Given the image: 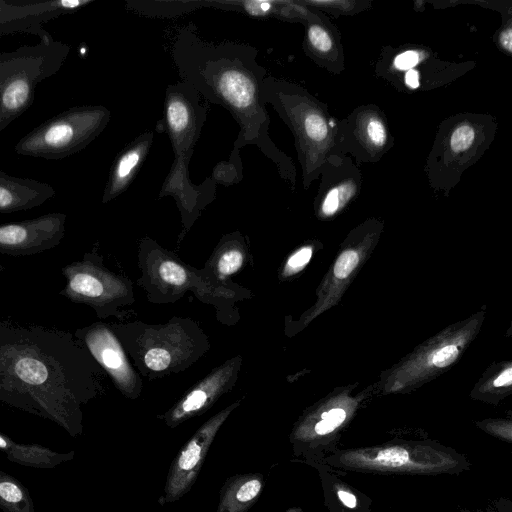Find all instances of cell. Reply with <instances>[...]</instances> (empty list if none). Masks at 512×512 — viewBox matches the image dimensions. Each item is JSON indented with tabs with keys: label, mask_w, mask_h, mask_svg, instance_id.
<instances>
[{
	"label": "cell",
	"mask_w": 512,
	"mask_h": 512,
	"mask_svg": "<svg viewBox=\"0 0 512 512\" xmlns=\"http://www.w3.org/2000/svg\"><path fill=\"white\" fill-rule=\"evenodd\" d=\"M94 359L74 334L0 320V402L50 420L76 437L96 392Z\"/></svg>",
	"instance_id": "obj_1"
},
{
	"label": "cell",
	"mask_w": 512,
	"mask_h": 512,
	"mask_svg": "<svg viewBox=\"0 0 512 512\" xmlns=\"http://www.w3.org/2000/svg\"><path fill=\"white\" fill-rule=\"evenodd\" d=\"M171 55L182 82L236 120L240 132L235 147L254 145L281 167L282 155L268 134L262 97L266 70L257 61L258 51L230 41L208 42L187 27L176 36Z\"/></svg>",
	"instance_id": "obj_2"
},
{
	"label": "cell",
	"mask_w": 512,
	"mask_h": 512,
	"mask_svg": "<svg viewBox=\"0 0 512 512\" xmlns=\"http://www.w3.org/2000/svg\"><path fill=\"white\" fill-rule=\"evenodd\" d=\"M318 463L339 471L385 475L458 474L470 468L464 455L434 442L336 449Z\"/></svg>",
	"instance_id": "obj_3"
},
{
	"label": "cell",
	"mask_w": 512,
	"mask_h": 512,
	"mask_svg": "<svg viewBox=\"0 0 512 512\" xmlns=\"http://www.w3.org/2000/svg\"><path fill=\"white\" fill-rule=\"evenodd\" d=\"M70 50L51 36L0 52V132L32 106L37 86L63 67Z\"/></svg>",
	"instance_id": "obj_4"
},
{
	"label": "cell",
	"mask_w": 512,
	"mask_h": 512,
	"mask_svg": "<svg viewBox=\"0 0 512 512\" xmlns=\"http://www.w3.org/2000/svg\"><path fill=\"white\" fill-rule=\"evenodd\" d=\"M206 107L199 94L184 82L169 85L165 97V127L171 141L174 162L160 196L172 195L183 208H193L198 191L189 178V163L206 119Z\"/></svg>",
	"instance_id": "obj_5"
},
{
	"label": "cell",
	"mask_w": 512,
	"mask_h": 512,
	"mask_svg": "<svg viewBox=\"0 0 512 512\" xmlns=\"http://www.w3.org/2000/svg\"><path fill=\"white\" fill-rule=\"evenodd\" d=\"M111 112L102 105L70 107L24 135L15 145L18 155L60 160L82 151L106 128Z\"/></svg>",
	"instance_id": "obj_6"
},
{
	"label": "cell",
	"mask_w": 512,
	"mask_h": 512,
	"mask_svg": "<svg viewBox=\"0 0 512 512\" xmlns=\"http://www.w3.org/2000/svg\"><path fill=\"white\" fill-rule=\"evenodd\" d=\"M239 402L226 407L206 421L182 447L172 461L159 503L165 505L182 498L194 485L214 438Z\"/></svg>",
	"instance_id": "obj_7"
},
{
	"label": "cell",
	"mask_w": 512,
	"mask_h": 512,
	"mask_svg": "<svg viewBox=\"0 0 512 512\" xmlns=\"http://www.w3.org/2000/svg\"><path fill=\"white\" fill-rule=\"evenodd\" d=\"M62 274L66 284L59 295L93 307L99 316L108 311L118 294L116 279L104 269L95 252L85 253L81 260L65 265Z\"/></svg>",
	"instance_id": "obj_8"
},
{
	"label": "cell",
	"mask_w": 512,
	"mask_h": 512,
	"mask_svg": "<svg viewBox=\"0 0 512 512\" xmlns=\"http://www.w3.org/2000/svg\"><path fill=\"white\" fill-rule=\"evenodd\" d=\"M66 220L65 213L52 212L0 224V254L28 256L55 248L64 238Z\"/></svg>",
	"instance_id": "obj_9"
},
{
	"label": "cell",
	"mask_w": 512,
	"mask_h": 512,
	"mask_svg": "<svg viewBox=\"0 0 512 512\" xmlns=\"http://www.w3.org/2000/svg\"><path fill=\"white\" fill-rule=\"evenodd\" d=\"M92 0H0V36L24 33L47 39L44 23L74 13Z\"/></svg>",
	"instance_id": "obj_10"
},
{
	"label": "cell",
	"mask_w": 512,
	"mask_h": 512,
	"mask_svg": "<svg viewBox=\"0 0 512 512\" xmlns=\"http://www.w3.org/2000/svg\"><path fill=\"white\" fill-rule=\"evenodd\" d=\"M73 334L93 359L117 381L118 385L127 389L133 375L123 350L111 330L104 324L95 323L77 329Z\"/></svg>",
	"instance_id": "obj_11"
},
{
	"label": "cell",
	"mask_w": 512,
	"mask_h": 512,
	"mask_svg": "<svg viewBox=\"0 0 512 512\" xmlns=\"http://www.w3.org/2000/svg\"><path fill=\"white\" fill-rule=\"evenodd\" d=\"M233 363L219 369L210 375L201 384L191 390L163 417L169 427H175L185 420L197 416L205 411L225 391L228 379L230 378Z\"/></svg>",
	"instance_id": "obj_12"
},
{
	"label": "cell",
	"mask_w": 512,
	"mask_h": 512,
	"mask_svg": "<svg viewBox=\"0 0 512 512\" xmlns=\"http://www.w3.org/2000/svg\"><path fill=\"white\" fill-rule=\"evenodd\" d=\"M56 194L49 183L7 174L0 170V213L41 206Z\"/></svg>",
	"instance_id": "obj_13"
},
{
	"label": "cell",
	"mask_w": 512,
	"mask_h": 512,
	"mask_svg": "<svg viewBox=\"0 0 512 512\" xmlns=\"http://www.w3.org/2000/svg\"><path fill=\"white\" fill-rule=\"evenodd\" d=\"M153 138L152 132L138 136L116 157L104 189L103 203L113 200L128 188L146 158Z\"/></svg>",
	"instance_id": "obj_14"
},
{
	"label": "cell",
	"mask_w": 512,
	"mask_h": 512,
	"mask_svg": "<svg viewBox=\"0 0 512 512\" xmlns=\"http://www.w3.org/2000/svg\"><path fill=\"white\" fill-rule=\"evenodd\" d=\"M264 488L260 473L236 474L226 479L216 512H247L259 499Z\"/></svg>",
	"instance_id": "obj_15"
},
{
	"label": "cell",
	"mask_w": 512,
	"mask_h": 512,
	"mask_svg": "<svg viewBox=\"0 0 512 512\" xmlns=\"http://www.w3.org/2000/svg\"><path fill=\"white\" fill-rule=\"evenodd\" d=\"M0 451L15 464L40 469L55 468L74 458V451L60 453L39 444H20L1 432Z\"/></svg>",
	"instance_id": "obj_16"
},
{
	"label": "cell",
	"mask_w": 512,
	"mask_h": 512,
	"mask_svg": "<svg viewBox=\"0 0 512 512\" xmlns=\"http://www.w3.org/2000/svg\"><path fill=\"white\" fill-rule=\"evenodd\" d=\"M312 465L319 470L325 498L333 496L341 506L350 511L368 512L369 506L360 504L359 494L346 482L333 476L331 467L323 463H314Z\"/></svg>",
	"instance_id": "obj_17"
},
{
	"label": "cell",
	"mask_w": 512,
	"mask_h": 512,
	"mask_svg": "<svg viewBox=\"0 0 512 512\" xmlns=\"http://www.w3.org/2000/svg\"><path fill=\"white\" fill-rule=\"evenodd\" d=\"M0 509L3 512H35L27 488L12 475L0 470Z\"/></svg>",
	"instance_id": "obj_18"
},
{
	"label": "cell",
	"mask_w": 512,
	"mask_h": 512,
	"mask_svg": "<svg viewBox=\"0 0 512 512\" xmlns=\"http://www.w3.org/2000/svg\"><path fill=\"white\" fill-rule=\"evenodd\" d=\"M244 261L243 253L237 249L224 252L217 263V270L221 276H229L237 272Z\"/></svg>",
	"instance_id": "obj_19"
},
{
	"label": "cell",
	"mask_w": 512,
	"mask_h": 512,
	"mask_svg": "<svg viewBox=\"0 0 512 512\" xmlns=\"http://www.w3.org/2000/svg\"><path fill=\"white\" fill-rule=\"evenodd\" d=\"M475 133L471 126L460 125L452 133L450 146L453 151H463L468 149L474 141Z\"/></svg>",
	"instance_id": "obj_20"
},
{
	"label": "cell",
	"mask_w": 512,
	"mask_h": 512,
	"mask_svg": "<svg viewBox=\"0 0 512 512\" xmlns=\"http://www.w3.org/2000/svg\"><path fill=\"white\" fill-rule=\"evenodd\" d=\"M350 195V185H344L330 190L323 202L322 211L326 215L333 214L338 209L342 200L348 199Z\"/></svg>",
	"instance_id": "obj_21"
},
{
	"label": "cell",
	"mask_w": 512,
	"mask_h": 512,
	"mask_svg": "<svg viewBox=\"0 0 512 512\" xmlns=\"http://www.w3.org/2000/svg\"><path fill=\"white\" fill-rule=\"evenodd\" d=\"M159 275L168 284L181 285L186 282V272L172 261H165L159 268Z\"/></svg>",
	"instance_id": "obj_22"
},
{
	"label": "cell",
	"mask_w": 512,
	"mask_h": 512,
	"mask_svg": "<svg viewBox=\"0 0 512 512\" xmlns=\"http://www.w3.org/2000/svg\"><path fill=\"white\" fill-rule=\"evenodd\" d=\"M145 364L153 371H163L171 363L170 353L162 348H152L145 354Z\"/></svg>",
	"instance_id": "obj_23"
},
{
	"label": "cell",
	"mask_w": 512,
	"mask_h": 512,
	"mask_svg": "<svg viewBox=\"0 0 512 512\" xmlns=\"http://www.w3.org/2000/svg\"><path fill=\"white\" fill-rule=\"evenodd\" d=\"M359 257L355 251L343 252L334 265V274L339 279L346 278L356 267Z\"/></svg>",
	"instance_id": "obj_24"
},
{
	"label": "cell",
	"mask_w": 512,
	"mask_h": 512,
	"mask_svg": "<svg viewBox=\"0 0 512 512\" xmlns=\"http://www.w3.org/2000/svg\"><path fill=\"white\" fill-rule=\"evenodd\" d=\"M310 44L319 52H327L332 47V40L329 34L318 25H311L308 29Z\"/></svg>",
	"instance_id": "obj_25"
},
{
	"label": "cell",
	"mask_w": 512,
	"mask_h": 512,
	"mask_svg": "<svg viewBox=\"0 0 512 512\" xmlns=\"http://www.w3.org/2000/svg\"><path fill=\"white\" fill-rule=\"evenodd\" d=\"M367 139L375 146H382L386 139V131L383 123L377 119H370L365 128Z\"/></svg>",
	"instance_id": "obj_26"
},
{
	"label": "cell",
	"mask_w": 512,
	"mask_h": 512,
	"mask_svg": "<svg viewBox=\"0 0 512 512\" xmlns=\"http://www.w3.org/2000/svg\"><path fill=\"white\" fill-rule=\"evenodd\" d=\"M458 355V349L454 345H448L438 350L432 358V362L437 367H446L451 364Z\"/></svg>",
	"instance_id": "obj_27"
},
{
	"label": "cell",
	"mask_w": 512,
	"mask_h": 512,
	"mask_svg": "<svg viewBox=\"0 0 512 512\" xmlns=\"http://www.w3.org/2000/svg\"><path fill=\"white\" fill-rule=\"evenodd\" d=\"M312 250L310 247H304L294 253L287 262V269L294 271L303 267L310 260Z\"/></svg>",
	"instance_id": "obj_28"
},
{
	"label": "cell",
	"mask_w": 512,
	"mask_h": 512,
	"mask_svg": "<svg viewBox=\"0 0 512 512\" xmlns=\"http://www.w3.org/2000/svg\"><path fill=\"white\" fill-rule=\"evenodd\" d=\"M419 55L416 51L410 50L401 53L394 60V65L396 68L401 70L411 69L418 63Z\"/></svg>",
	"instance_id": "obj_29"
},
{
	"label": "cell",
	"mask_w": 512,
	"mask_h": 512,
	"mask_svg": "<svg viewBox=\"0 0 512 512\" xmlns=\"http://www.w3.org/2000/svg\"><path fill=\"white\" fill-rule=\"evenodd\" d=\"M485 430L487 433H490L493 436L509 443L512 440L511 425L509 423H491L485 427Z\"/></svg>",
	"instance_id": "obj_30"
},
{
	"label": "cell",
	"mask_w": 512,
	"mask_h": 512,
	"mask_svg": "<svg viewBox=\"0 0 512 512\" xmlns=\"http://www.w3.org/2000/svg\"><path fill=\"white\" fill-rule=\"evenodd\" d=\"M512 381V369L508 368L503 373H501L494 381V386H506L510 385Z\"/></svg>",
	"instance_id": "obj_31"
},
{
	"label": "cell",
	"mask_w": 512,
	"mask_h": 512,
	"mask_svg": "<svg viewBox=\"0 0 512 512\" xmlns=\"http://www.w3.org/2000/svg\"><path fill=\"white\" fill-rule=\"evenodd\" d=\"M406 83L411 88H417L419 86L418 73L414 70H409L405 76Z\"/></svg>",
	"instance_id": "obj_32"
},
{
	"label": "cell",
	"mask_w": 512,
	"mask_h": 512,
	"mask_svg": "<svg viewBox=\"0 0 512 512\" xmlns=\"http://www.w3.org/2000/svg\"><path fill=\"white\" fill-rule=\"evenodd\" d=\"M511 30L507 29L500 36L501 45L508 51H511Z\"/></svg>",
	"instance_id": "obj_33"
},
{
	"label": "cell",
	"mask_w": 512,
	"mask_h": 512,
	"mask_svg": "<svg viewBox=\"0 0 512 512\" xmlns=\"http://www.w3.org/2000/svg\"><path fill=\"white\" fill-rule=\"evenodd\" d=\"M286 512H302V510L299 508H291V509L287 510Z\"/></svg>",
	"instance_id": "obj_34"
},
{
	"label": "cell",
	"mask_w": 512,
	"mask_h": 512,
	"mask_svg": "<svg viewBox=\"0 0 512 512\" xmlns=\"http://www.w3.org/2000/svg\"><path fill=\"white\" fill-rule=\"evenodd\" d=\"M4 270V266L0 263V271Z\"/></svg>",
	"instance_id": "obj_35"
},
{
	"label": "cell",
	"mask_w": 512,
	"mask_h": 512,
	"mask_svg": "<svg viewBox=\"0 0 512 512\" xmlns=\"http://www.w3.org/2000/svg\"><path fill=\"white\" fill-rule=\"evenodd\" d=\"M489 512H494V511H489ZM502 512V511H501Z\"/></svg>",
	"instance_id": "obj_36"
},
{
	"label": "cell",
	"mask_w": 512,
	"mask_h": 512,
	"mask_svg": "<svg viewBox=\"0 0 512 512\" xmlns=\"http://www.w3.org/2000/svg\"><path fill=\"white\" fill-rule=\"evenodd\" d=\"M116 512V511H115Z\"/></svg>",
	"instance_id": "obj_37"
}]
</instances>
